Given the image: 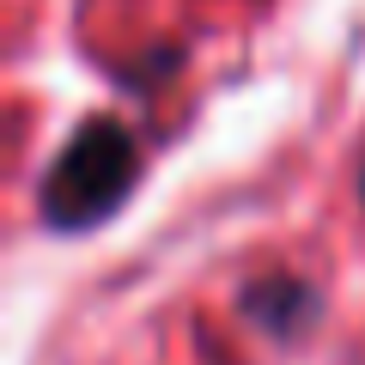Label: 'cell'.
<instances>
[{
    "mask_svg": "<svg viewBox=\"0 0 365 365\" xmlns=\"http://www.w3.org/2000/svg\"><path fill=\"white\" fill-rule=\"evenodd\" d=\"M128 182H134V140L116 122H91V128L61 153L49 189H43V207L61 225H86V220H98L110 201L128 195Z\"/></svg>",
    "mask_w": 365,
    "mask_h": 365,
    "instance_id": "1",
    "label": "cell"
}]
</instances>
